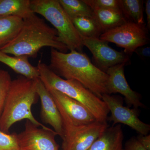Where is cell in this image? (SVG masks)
I'll return each mask as SVG.
<instances>
[{"mask_svg": "<svg viewBox=\"0 0 150 150\" xmlns=\"http://www.w3.org/2000/svg\"><path fill=\"white\" fill-rule=\"evenodd\" d=\"M49 68L65 79L77 81L100 98L108 94V75L93 64L82 52L63 53L51 48Z\"/></svg>", "mask_w": 150, "mask_h": 150, "instance_id": "cell-1", "label": "cell"}, {"mask_svg": "<svg viewBox=\"0 0 150 150\" xmlns=\"http://www.w3.org/2000/svg\"><path fill=\"white\" fill-rule=\"evenodd\" d=\"M44 47H50L63 53L69 50L59 41L56 30L34 13L23 20L16 37L1 47L0 51L14 56L35 58Z\"/></svg>", "mask_w": 150, "mask_h": 150, "instance_id": "cell-2", "label": "cell"}, {"mask_svg": "<svg viewBox=\"0 0 150 150\" xmlns=\"http://www.w3.org/2000/svg\"><path fill=\"white\" fill-rule=\"evenodd\" d=\"M37 79H30L22 76L12 81L0 117V131L9 134L14 124L24 119L43 129H51L38 121L31 110L38 97Z\"/></svg>", "mask_w": 150, "mask_h": 150, "instance_id": "cell-3", "label": "cell"}, {"mask_svg": "<svg viewBox=\"0 0 150 150\" xmlns=\"http://www.w3.org/2000/svg\"><path fill=\"white\" fill-rule=\"evenodd\" d=\"M36 67L39 79L47 90H55L77 100L90 111L96 121L106 123L110 112L102 99L77 81L59 76L41 61H39Z\"/></svg>", "mask_w": 150, "mask_h": 150, "instance_id": "cell-4", "label": "cell"}, {"mask_svg": "<svg viewBox=\"0 0 150 150\" xmlns=\"http://www.w3.org/2000/svg\"><path fill=\"white\" fill-rule=\"evenodd\" d=\"M34 13L43 16L55 28L59 41L70 51L82 52V38L58 0H31Z\"/></svg>", "mask_w": 150, "mask_h": 150, "instance_id": "cell-5", "label": "cell"}, {"mask_svg": "<svg viewBox=\"0 0 150 150\" xmlns=\"http://www.w3.org/2000/svg\"><path fill=\"white\" fill-rule=\"evenodd\" d=\"M58 108L64 129L62 150H87L108 127L107 123L97 121L86 125H75L66 113Z\"/></svg>", "mask_w": 150, "mask_h": 150, "instance_id": "cell-6", "label": "cell"}, {"mask_svg": "<svg viewBox=\"0 0 150 150\" xmlns=\"http://www.w3.org/2000/svg\"><path fill=\"white\" fill-rule=\"evenodd\" d=\"M100 38L114 43L124 49V52L131 55L139 47L149 42V29L146 24L126 22L120 26L103 33Z\"/></svg>", "mask_w": 150, "mask_h": 150, "instance_id": "cell-7", "label": "cell"}, {"mask_svg": "<svg viewBox=\"0 0 150 150\" xmlns=\"http://www.w3.org/2000/svg\"><path fill=\"white\" fill-rule=\"evenodd\" d=\"M38 127L26 120L24 130L17 134L20 150H59L55 139L57 133Z\"/></svg>", "mask_w": 150, "mask_h": 150, "instance_id": "cell-8", "label": "cell"}, {"mask_svg": "<svg viewBox=\"0 0 150 150\" xmlns=\"http://www.w3.org/2000/svg\"><path fill=\"white\" fill-rule=\"evenodd\" d=\"M101 99L111 113L108 119L113 122V125L122 123L129 126L141 135H148L150 131V125L140 120L138 109H131L124 106L122 100L118 96L104 94Z\"/></svg>", "mask_w": 150, "mask_h": 150, "instance_id": "cell-9", "label": "cell"}, {"mask_svg": "<svg viewBox=\"0 0 150 150\" xmlns=\"http://www.w3.org/2000/svg\"><path fill=\"white\" fill-rule=\"evenodd\" d=\"M81 38L83 46L88 48L93 54V64L104 72L113 66L127 64L130 61L129 55L111 48L107 41L100 38Z\"/></svg>", "mask_w": 150, "mask_h": 150, "instance_id": "cell-10", "label": "cell"}, {"mask_svg": "<svg viewBox=\"0 0 150 150\" xmlns=\"http://www.w3.org/2000/svg\"><path fill=\"white\" fill-rule=\"evenodd\" d=\"M126 64H120L109 68L106 71L108 75L107 92L108 94L119 93L125 97L126 102L134 108L144 107L141 101V96L132 89L127 82L124 74Z\"/></svg>", "mask_w": 150, "mask_h": 150, "instance_id": "cell-11", "label": "cell"}, {"mask_svg": "<svg viewBox=\"0 0 150 150\" xmlns=\"http://www.w3.org/2000/svg\"><path fill=\"white\" fill-rule=\"evenodd\" d=\"M36 90L40 100V116L42 122L51 126L62 139L64 129L61 113L54 98L40 79H37Z\"/></svg>", "mask_w": 150, "mask_h": 150, "instance_id": "cell-12", "label": "cell"}, {"mask_svg": "<svg viewBox=\"0 0 150 150\" xmlns=\"http://www.w3.org/2000/svg\"><path fill=\"white\" fill-rule=\"evenodd\" d=\"M56 102L75 125L90 124L96 121L93 114L77 100L54 89L47 90Z\"/></svg>", "mask_w": 150, "mask_h": 150, "instance_id": "cell-13", "label": "cell"}, {"mask_svg": "<svg viewBox=\"0 0 150 150\" xmlns=\"http://www.w3.org/2000/svg\"><path fill=\"white\" fill-rule=\"evenodd\" d=\"M123 134L120 124L108 127L87 150H123Z\"/></svg>", "mask_w": 150, "mask_h": 150, "instance_id": "cell-14", "label": "cell"}, {"mask_svg": "<svg viewBox=\"0 0 150 150\" xmlns=\"http://www.w3.org/2000/svg\"><path fill=\"white\" fill-rule=\"evenodd\" d=\"M0 62L24 77L32 80L39 79L37 67H33L29 63L27 57L11 56L0 51Z\"/></svg>", "mask_w": 150, "mask_h": 150, "instance_id": "cell-15", "label": "cell"}, {"mask_svg": "<svg viewBox=\"0 0 150 150\" xmlns=\"http://www.w3.org/2000/svg\"><path fill=\"white\" fill-rule=\"evenodd\" d=\"M93 17L98 23L103 33L120 26L126 20L121 10H93Z\"/></svg>", "mask_w": 150, "mask_h": 150, "instance_id": "cell-16", "label": "cell"}, {"mask_svg": "<svg viewBox=\"0 0 150 150\" xmlns=\"http://www.w3.org/2000/svg\"><path fill=\"white\" fill-rule=\"evenodd\" d=\"M33 14L30 0H0V16H13L24 20Z\"/></svg>", "mask_w": 150, "mask_h": 150, "instance_id": "cell-17", "label": "cell"}, {"mask_svg": "<svg viewBox=\"0 0 150 150\" xmlns=\"http://www.w3.org/2000/svg\"><path fill=\"white\" fill-rule=\"evenodd\" d=\"M23 23V20L18 16H0V48L16 37Z\"/></svg>", "mask_w": 150, "mask_h": 150, "instance_id": "cell-18", "label": "cell"}, {"mask_svg": "<svg viewBox=\"0 0 150 150\" xmlns=\"http://www.w3.org/2000/svg\"><path fill=\"white\" fill-rule=\"evenodd\" d=\"M144 1L119 0L120 10L127 22L146 24L144 19Z\"/></svg>", "mask_w": 150, "mask_h": 150, "instance_id": "cell-19", "label": "cell"}, {"mask_svg": "<svg viewBox=\"0 0 150 150\" xmlns=\"http://www.w3.org/2000/svg\"><path fill=\"white\" fill-rule=\"evenodd\" d=\"M71 20L81 37L99 38L103 33L100 26L93 16L78 17Z\"/></svg>", "mask_w": 150, "mask_h": 150, "instance_id": "cell-20", "label": "cell"}, {"mask_svg": "<svg viewBox=\"0 0 150 150\" xmlns=\"http://www.w3.org/2000/svg\"><path fill=\"white\" fill-rule=\"evenodd\" d=\"M70 18L78 17H93V11L83 0H58Z\"/></svg>", "mask_w": 150, "mask_h": 150, "instance_id": "cell-21", "label": "cell"}, {"mask_svg": "<svg viewBox=\"0 0 150 150\" xmlns=\"http://www.w3.org/2000/svg\"><path fill=\"white\" fill-rule=\"evenodd\" d=\"M12 81L10 75L7 71L0 69V117L2 113Z\"/></svg>", "mask_w": 150, "mask_h": 150, "instance_id": "cell-22", "label": "cell"}, {"mask_svg": "<svg viewBox=\"0 0 150 150\" xmlns=\"http://www.w3.org/2000/svg\"><path fill=\"white\" fill-rule=\"evenodd\" d=\"M0 150H20L17 134H9L0 131Z\"/></svg>", "mask_w": 150, "mask_h": 150, "instance_id": "cell-23", "label": "cell"}, {"mask_svg": "<svg viewBox=\"0 0 150 150\" xmlns=\"http://www.w3.org/2000/svg\"><path fill=\"white\" fill-rule=\"evenodd\" d=\"M92 9L120 10L119 0H83Z\"/></svg>", "mask_w": 150, "mask_h": 150, "instance_id": "cell-24", "label": "cell"}, {"mask_svg": "<svg viewBox=\"0 0 150 150\" xmlns=\"http://www.w3.org/2000/svg\"><path fill=\"white\" fill-rule=\"evenodd\" d=\"M125 150H147L141 144L137 138H132L126 142Z\"/></svg>", "mask_w": 150, "mask_h": 150, "instance_id": "cell-25", "label": "cell"}, {"mask_svg": "<svg viewBox=\"0 0 150 150\" xmlns=\"http://www.w3.org/2000/svg\"><path fill=\"white\" fill-rule=\"evenodd\" d=\"M141 46L135 50L137 53L142 59H145L149 58L150 56V48L148 46Z\"/></svg>", "mask_w": 150, "mask_h": 150, "instance_id": "cell-26", "label": "cell"}, {"mask_svg": "<svg viewBox=\"0 0 150 150\" xmlns=\"http://www.w3.org/2000/svg\"><path fill=\"white\" fill-rule=\"evenodd\" d=\"M137 139L147 150H150V135L140 134L137 138Z\"/></svg>", "mask_w": 150, "mask_h": 150, "instance_id": "cell-27", "label": "cell"}, {"mask_svg": "<svg viewBox=\"0 0 150 150\" xmlns=\"http://www.w3.org/2000/svg\"><path fill=\"white\" fill-rule=\"evenodd\" d=\"M145 11L146 14L147 25V28L148 29L150 28V1L147 0L145 4Z\"/></svg>", "mask_w": 150, "mask_h": 150, "instance_id": "cell-28", "label": "cell"}, {"mask_svg": "<svg viewBox=\"0 0 150 150\" xmlns=\"http://www.w3.org/2000/svg\"></svg>", "mask_w": 150, "mask_h": 150, "instance_id": "cell-29", "label": "cell"}]
</instances>
